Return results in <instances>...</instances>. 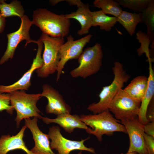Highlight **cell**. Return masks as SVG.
<instances>
[{
  "mask_svg": "<svg viewBox=\"0 0 154 154\" xmlns=\"http://www.w3.org/2000/svg\"><path fill=\"white\" fill-rule=\"evenodd\" d=\"M14 110L10 104L9 94L0 92V112L6 110L9 114H12Z\"/></svg>",
  "mask_w": 154,
  "mask_h": 154,
  "instance_id": "26",
  "label": "cell"
},
{
  "mask_svg": "<svg viewBox=\"0 0 154 154\" xmlns=\"http://www.w3.org/2000/svg\"><path fill=\"white\" fill-rule=\"evenodd\" d=\"M64 0H50L49 1L50 3L52 5H54L55 4L58 3L60 2L64 1Z\"/></svg>",
  "mask_w": 154,
  "mask_h": 154,
  "instance_id": "32",
  "label": "cell"
},
{
  "mask_svg": "<svg viewBox=\"0 0 154 154\" xmlns=\"http://www.w3.org/2000/svg\"><path fill=\"white\" fill-rule=\"evenodd\" d=\"M70 5H75L77 6L82 2L80 0H65Z\"/></svg>",
  "mask_w": 154,
  "mask_h": 154,
  "instance_id": "31",
  "label": "cell"
},
{
  "mask_svg": "<svg viewBox=\"0 0 154 154\" xmlns=\"http://www.w3.org/2000/svg\"><path fill=\"white\" fill-rule=\"evenodd\" d=\"M121 122L129 136V146L127 152L148 154L144 137V125L139 122L138 117L121 121Z\"/></svg>",
  "mask_w": 154,
  "mask_h": 154,
  "instance_id": "11",
  "label": "cell"
},
{
  "mask_svg": "<svg viewBox=\"0 0 154 154\" xmlns=\"http://www.w3.org/2000/svg\"><path fill=\"white\" fill-rule=\"evenodd\" d=\"M21 19V23L19 29L15 32L7 35L8 40L7 46L4 54L0 59V65L3 64L9 59H12L16 49L21 41L26 40L25 46L30 43H36L37 42V41L31 39L30 36L29 30L33 25L32 21L26 15H24Z\"/></svg>",
  "mask_w": 154,
  "mask_h": 154,
  "instance_id": "10",
  "label": "cell"
},
{
  "mask_svg": "<svg viewBox=\"0 0 154 154\" xmlns=\"http://www.w3.org/2000/svg\"><path fill=\"white\" fill-rule=\"evenodd\" d=\"M149 76L148 78V85L147 90L142 99L138 116L139 122L145 125L149 122L147 118L146 113L149 105L154 94V72L151 65V61L149 60Z\"/></svg>",
  "mask_w": 154,
  "mask_h": 154,
  "instance_id": "18",
  "label": "cell"
},
{
  "mask_svg": "<svg viewBox=\"0 0 154 154\" xmlns=\"http://www.w3.org/2000/svg\"><path fill=\"white\" fill-rule=\"evenodd\" d=\"M103 56L102 46L96 43L83 51L78 58L79 66L70 72L73 78H86L98 72L102 64Z\"/></svg>",
  "mask_w": 154,
  "mask_h": 154,
  "instance_id": "6",
  "label": "cell"
},
{
  "mask_svg": "<svg viewBox=\"0 0 154 154\" xmlns=\"http://www.w3.org/2000/svg\"><path fill=\"white\" fill-rule=\"evenodd\" d=\"M76 11L65 15L66 17L69 19H74L80 24L81 27L77 33L79 36L88 33L92 26V14L88 4H84L82 2L77 6Z\"/></svg>",
  "mask_w": 154,
  "mask_h": 154,
  "instance_id": "17",
  "label": "cell"
},
{
  "mask_svg": "<svg viewBox=\"0 0 154 154\" xmlns=\"http://www.w3.org/2000/svg\"><path fill=\"white\" fill-rule=\"evenodd\" d=\"M92 37L89 34L78 40H74V38L69 35L67 41L60 46L59 51V60L58 63L56 81H58L65 64L69 60L77 59L83 51L84 47L89 43Z\"/></svg>",
  "mask_w": 154,
  "mask_h": 154,
  "instance_id": "8",
  "label": "cell"
},
{
  "mask_svg": "<svg viewBox=\"0 0 154 154\" xmlns=\"http://www.w3.org/2000/svg\"><path fill=\"white\" fill-rule=\"evenodd\" d=\"M42 89L41 96L46 98L48 101L45 107L47 114H53L57 116L63 114H70V106L64 101L58 90L47 84L43 85Z\"/></svg>",
  "mask_w": 154,
  "mask_h": 154,
  "instance_id": "13",
  "label": "cell"
},
{
  "mask_svg": "<svg viewBox=\"0 0 154 154\" xmlns=\"http://www.w3.org/2000/svg\"><path fill=\"white\" fill-rule=\"evenodd\" d=\"M82 151H80L77 154H82Z\"/></svg>",
  "mask_w": 154,
  "mask_h": 154,
  "instance_id": "34",
  "label": "cell"
},
{
  "mask_svg": "<svg viewBox=\"0 0 154 154\" xmlns=\"http://www.w3.org/2000/svg\"><path fill=\"white\" fill-rule=\"evenodd\" d=\"M152 0H117L119 5L137 12H143Z\"/></svg>",
  "mask_w": 154,
  "mask_h": 154,
  "instance_id": "25",
  "label": "cell"
},
{
  "mask_svg": "<svg viewBox=\"0 0 154 154\" xmlns=\"http://www.w3.org/2000/svg\"><path fill=\"white\" fill-rule=\"evenodd\" d=\"M38 40L42 42L44 46L42 57L43 63L42 66L36 71L38 77L44 78L57 71L59 51L64 40V38L53 37L42 33Z\"/></svg>",
  "mask_w": 154,
  "mask_h": 154,
  "instance_id": "5",
  "label": "cell"
},
{
  "mask_svg": "<svg viewBox=\"0 0 154 154\" xmlns=\"http://www.w3.org/2000/svg\"><path fill=\"white\" fill-rule=\"evenodd\" d=\"M10 104L17 112L15 119L17 127L23 119L37 117L41 119V112L37 106L38 101L42 97L41 93L28 94L24 90H17L9 93Z\"/></svg>",
  "mask_w": 154,
  "mask_h": 154,
  "instance_id": "4",
  "label": "cell"
},
{
  "mask_svg": "<svg viewBox=\"0 0 154 154\" xmlns=\"http://www.w3.org/2000/svg\"><path fill=\"white\" fill-rule=\"evenodd\" d=\"M41 119L46 124L52 123L58 124L66 132L71 133L76 128L84 129L88 128L87 126L81 121L78 115L63 114L57 116L56 118H50L42 117Z\"/></svg>",
  "mask_w": 154,
  "mask_h": 154,
  "instance_id": "15",
  "label": "cell"
},
{
  "mask_svg": "<svg viewBox=\"0 0 154 154\" xmlns=\"http://www.w3.org/2000/svg\"><path fill=\"white\" fill-rule=\"evenodd\" d=\"M147 85L148 78L144 75L139 76L134 78L123 89L131 97L141 103Z\"/></svg>",
  "mask_w": 154,
  "mask_h": 154,
  "instance_id": "19",
  "label": "cell"
},
{
  "mask_svg": "<svg viewBox=\"0 0 154 154\" xmlns=\"http://www.w3.org/2000/svg\"><path fill=\"white\" fill-rule=\"evenodd\" d=\"M60 129L58 126H53L49 128L48 134L51 140L50 147L51 149H55L58 151L57 154H70L75 150L85 151L96 154L94 149L87 147L84 145V142L89 139H82L80 141L72 140L64 137L60 132Z\"/></svg>",
  "mask_w": 154,
  "mask_h": 154,
  "instance_id": "9",
  "label": "cell"
},
{
  "mask_svg": "<svg viewBox=\"0 0 154 154\" xmlns=\"http://www.w3.org/2000/svg\"><path fill=\"white\" fill-rule=\"evenodd\" d=\"M27 128L25 125L23 126L19 133L14 136L9 134L2 136L0 138V154H7L10 151L18 149L22 150L27 154H33L23 140Z\"/></svg>",
  "mask_w": 154,
  "mask_h": 154,
  "instance_id": "16",
  "label": "cell"
},
{
  "mask_svg": "<svg viewBox=\"0 0 154 154\" xmlns=\"http://www.w3.org/2000/svg\"><path fill=\"white\" fill-rule=\"evenodd\" d=\"M33 24L38 27L42 33L53 37L68 36L70 25V19L65 15H58L46 9L38 8L32 15Z\"/></svg>",
  "mask_w": 154,
  "mask_h": 154,
  "instance_id": "1",
  "label": "cell"
},
{
  "mask_svg": "<svg viewBox=\"0 0 154 154\" xmlns=\"http://www.w3.org/2000/svg\"><path fill=\"white\" fill-rule=\"evenodd\" d=\"M112 70L114 79L109 85L103 87L99 95V101L90 104L87 110L94 114L100 113L107 110L111 101L119 91L123 87L130 78L123 68L122 64L117 61L114 62Z\"/></svg>",
  "mask_w": 154,
  "mask_h": 154,
  "instance_id": "3",
  "label": "cell"
},
{
  "mask_svg": "<svg viewBox=\"0 0 154 154\" xmlns=\"http://www.w3.org/2000/svg\"><path fill=\"white\" fill-rule=\"evenodd\" d=\"M92 26H99L100 29L109 31L117 22V18L108 16L100 10L92 12Z\"/></svg>",
  "mask_w": 154,
  "mask_h": 154,
  "instance_id": "21",
  "label": "cell"
},
{
  "mask_svg": "<svg viewBox=\"0 0 154 154\" xmlns=\"http://www.w3.org/2000/svg\"><path fill=\"white\" fill-rule=\"evenodd\" d=\"M126 154H139L135 152H132L131 153H127Z\"/></svg>",
  "mask_w": 154,
  "mask_h": 154,
  "instance_id": "33",
  "label": "cell"
},
{
  "mask_svg": "<svg viewBox=\"0 0 154 154\" xmlns=\"http://www.w3.org/2000/svg\"><path fill=\"white\" fill-rule=\"evenodd\" d=\"M144 133L154 137V121L150 122L144 125Z\"/></svg>",
  "mask_w": 154,
  "mask_h": 154,
  "instance_id": "29",
  "label": "cell"
},
{
  "mask_svg": "<svg viewBox=\"0 0 154 154\" xmlns=\"http://www.w3.org/2000/svg\"><path fill=\"white\" fill-rule=\"evenodd\" d=\"M117 18V22L123 26L131 36H132L138 23L142 22L143 15L142 13H133L123 11Z\"/></svg>",
  "mask_w": 154,
  "mask_h": 154,
  "instance_id": "20",
  "label": "cell"
},
{
  "mask_svg": "<svg viewBox=\"0 0 154 154\" xmlns=\"http://www.w3.org/2000/svg\"><path fill=\"white\" fill-rule=\"evenodd\" d=\"M0 0V15L5 18L17 16L20 18L25 15V10L20 1H12L10 3Z\"/></svg>",
  "mask_w": 154,
  "mask_h": 154,
  "instance_id": "22",
  "label": "cell"
},
{
  "mask_svg": "<svg viewBox=\"0 0 154 154\" xmlns=\"http://www.w3.org/2000/svg\"><path fill=\"white\" fill-rule=\"evenodd\" d=\"M6 23L5 18L0 15V33H2L4 31Z\"/></svg>",
  "mask_w": 154,
  "mask_h": 154,
  "instance_id": "30",
  "label": "cell"
},
{
  "mask_svg": "<svg viewBox=\"0 0 154 154\" xmlns=\"http://www.w3.org/2000/svg\"><path fill=\"white\" fill-rule=\"evenodd\" d=\"M144 137L148 154H154V137L145 133Z\"/></svg>",
  "mask_w": 154,
  "mask_h": 154,
  "instance_id": "27",
  "label": "cell"
},
{
  "mask_svg": "<svg viewBox=\"0 0 154 154\" xmlns=\"http://www.w3.org/2000/svg\"><path fill=\"white\" fill-rule=\"evenodd\" d=\"M94 6L101 9L105 14L112 15L117 17L123 10L118 3L113 0H95L93 2Z\"/></svg>",
  "mask_w": 154,
  "mask_h": 154,
  "instance_id": "23",
  "label": "cell"
},
{
  "mask_svg": "<svg viewBox=\"0 0 154 154\" xmlns=\"http://www.w3.org/2000/svg\"><path fill=\"white\" fill-rule=\"evenodd\" d=\"M154 97L150 102L147 109L146 117L149 122L154 121Z\"/></svg>",
  "mask_w": 154,
  "mask_h": 154,
  "instance_id": "28",
  "label": "cell"
},
{
  "mask_svg": "<svg viewBox=\"0 0 154 154\" xmlns=\"http://www.w3.org/2000/svg\"><path fill=\"white\" fill-rule=\"evenodd\" d=\"M123 154V153H121V154Z\"/></svg>",
  "mask_w": 154,
  "mask_h": 154,
  "instance_id": "35",
  "label": "cell"
},
{
  "mask_svg": "<svg viewBox=\"0 0 154 154\" xmlns=\"http://www.w3.org/2000/svg\"><path fill=\"white\" fill-rule=\"evenodd\" d=\"M142 22L147 27L146 36L151 42L154 40V1L152 0L149 5L143 12Z\"/></svg>",
  "mask_w": 154,
  "mask_h": 154,
  "instance_id": "24",
  "label": "cell"
},
{
  "mask_svg": "<svg viewBox=\"0 0 154 154\" xmlns=\"http://www.w3.org/2000/svg\"><path fill=\"white\" fill-rule=\"evenodd\" d=\"M140 105L122 89L114 97L108 109L116 119L121 121L138 117Z\"/></svg>",
  "mask_w": 154,
  "mask_h": 154,
  "instance_id": "7",
  "label": "cell"
},
{
  "mask_svg": "<svg viewBox=\"0 0 154 154\" xmlns=\"http://www.w3.org/2000/svg\"><path fill=\"white\" fill-rule=\"evenodd\" d=\"M38 118L25 119V125L31 131L35 142V146L30 151L33 154H56L50 147L48 135L39 129L37 123Z\"/></svg>",
  "mask_w": 154,
  "mask_h": 154,
  "instance_id": "14",
  "label": "cell"
},
{
  "mask_svg": "<svg viewBox=\"0 0 154 154\" xmlns=\"http://www.w3.org/2000/svg\"><path fill=\"white\" fill-rule=\"evenodd\" d=\"M38 46L36 57L33 60L30 69L18 80L13 84L7 86L0 85V92L9 93L17 90H28L31 84V78L34 72L42 66L43 61L41 53L43 44L40 41H37Z\"/></svg>",
  "mask_w": 154,
  "mask_h": 154,
  "instance_id": "12",
  "label": "cell"
},
{
  "mask_svg": "<svg viewBox=\"0 0 154 154\" xmlns=\"http://www.w3.org/2000/svg\"><path fill=\"white\" fill-rule=\"evenodd\" d=\"M79 117L81 121L90 126L85 130L86 132L95 135L100 142L102 141L103 135H111L115 132L127 133L125 126L119 123L108 109L96 114H82Z\"/></svg>",
  "mask_w": 154,
  "mask_h": 154,
  "instance_id": "2",
  "label": "cell"
}]
</instances>
